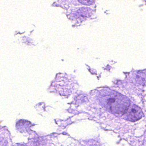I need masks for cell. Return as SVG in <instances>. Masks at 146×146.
Segmentation results:
<instances>
[{
    "label": "cell",
    "mask_w": 146,
    "mask_h": 146,
    "mask_svg": "<svg viewBox=\"0 0 146 146\" xmlns=\"http://www.w3.org/2000/svg\"><path fill=\"white\" fill-rule=\"evenodd\" d=\"M13 146H26L25 145H21V144H17V145H15Z\"/></svg>",
    "instance_id": "cell-6"
},
{
    "label": "cell",
    "mask_w": 146,
    "mask_h": 146,
    "mask_svg": "<svg viewBox=\"0 0 146 146\" xmlns=\"http://www.w3.org/2000/svg\"><path fill=\"white\" fill-rule=\"evenodd\" d=\"M79 2L85 5H91L93 4L95 0H79Z\"/></svg>",
    "instance_id": "cell-5"
},
{
    "label": "cell",
    "mask_w": 146,
    "mask_h": 146,
    "mask_svg": "<svg viewBox=\"0 0 146 146\" xmlns=\"http://www.w3.org/2000/svg\"><path fill=\"white\" fill-rule=\"evenodd\" d=\"M136 82L139 84L143 85L146 83V72H141L137 73L136 75L135 78Z\"/></svg>",
    "instance_id": "cell-3"
},
{
    "label": "cell",
    "mask_w": 146,
    "mask_h": 146,
    "mask_svg": "<svg viewBox=\"0 0 146 146\" xmlns=\"http://www.w3.org/2000/svg\"><path fill=\"white\" fill-rule=\"evenodd\" d=\"M123 115L126 120L134 122L141 119L143 116V113L140 107L133 105L130 106Z\"/></svg>",
    "instance_id": "cell-2"
},
{
    "label": "cell",
    "mask_w": 146,
    "mask_h": 146,
    "mask_svg": "<svg viewBox=\"0 0 146 146\" xmlns=\"http://www.w3.org/2000/svg\"><path fill=\"white\" fill-rule=\"evenodd\" d=\"M99 100L109 111L119 116L123 115L131 105L127 98L111 90H105L102 92Z\"/></svg>",
    "instance_id": "cell-1"
},
{
    "label": "cell",
    "mask_w": 146,
    "mask_h": 146,
    "mask_svg": "<svg viewBox=\"0 0 146 146\" xmlns=\"http://www.w3.org/2000/svg\"><path fill=\"white\" fill-rule=\"evenodd\" d=\"M28 122L25 121V124H24V121H20L18 122V124H17V127H18V129H21V130H23L26 129H28L29 125H28Z\"/></svg>",
    "instance_id": "cell-4"
}]
</instances>
